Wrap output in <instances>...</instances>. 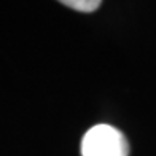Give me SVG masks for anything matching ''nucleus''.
Wrapping results in <instances>:
<instances>
[{
	"mask_svg": "<svg viewBox=\"0 0 156 156\" xmlns=\"http://www.w3.org/2000/svg\"><path fill=\"white\" fill-rule=\"evenodd\" d=\"M81 156H129V142L110 124H97L83 136Z\"/></svg>",
	"mask_w": 156,
	"mask_h": 156,
	"instance_id": "1",
	"label": "nucleus"
},
{
	"mask_svg": "<svg viewBox=\"0 0 156 156\" xmlns=\"http://www.w3.org/2000/svg\"><path fill=\"white\" fill-rule=\"evenodd\" d=\"M61 3L67 8L81 13H93L102 5V2H99V0H62Z\"/></svg>",
	"mask_w": 156,
	"mask_h": 156,
	"instance_id": "2",
	"label": "nucleus"
}]
</instances>
